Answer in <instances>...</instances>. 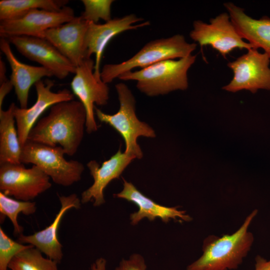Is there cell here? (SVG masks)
<instances>
[{"label": "cell", "mask_w": 270, "mask_h": 270, "mask_svg": "<svg viewBox=\"0 0 270 270\" xmlns=\"http://www.w3.org/2000/svg\"><path fill=\"white\" fill-rule=\"evenodd\" d=\"M86 118V110L80 101L56 104L32 128L28 140L52 146L59 144L66 154L72 156L82 142Z\"/></svg>", "instance_id": "cell-1"}, {"label": "cell", "mask_w": 270, "mask_h": 270, "mask_svg": "<svg viewBox=\"0 0 270 270\" xmlns=\"http://www.w3.org/2000/svg\"><path fill=\"white\" fill-rule=\"evenodd\" d=\"M258 210H253L240 226L230 234L209 235L203 241L202 256L189 264L186 270L236 269L250 252L254 240L248 229Z\"/></svg>", "instance_id": "cell-2"}, {"label": "cell", "mask_w": 270, "mask_h": 270, "mask_svg": "<svg viewBox=\"0 0 270 270\" xmlns=\"http://www.w3.org/2000/svg\"><path fill=\"white\" fill-rule=\"evenodd\" d=\"M196 58V55L190 54L178 60H163L138 70L127 72L118 78L136 81L138 89L150 96L184 90L188 86V72Z\"/></svg>", "instance_id": "cell-3"}, {"label": "cell", "mask_w": 270, "mask_h": 270, "mask_svg": "<svg viewBox=\"0 0 270 270\" xmlns=\"http://www.w3.org/2000/svg\"><path fill=\"white\" fill-rule=\"evenodd\" d=\"M196 46V43L187 42L180 34L150 41L128 60L104 65L100 71L101 79L108 84L136 68H143L163 60L186 57L192 54Z\"/></svg>", "instance_id": "cell-4"}, {"label": "cell", "mask_w": 270, "mask_h": 270, "mask_svg": "<svg viewBox=\"0 0 270 270\" xmlns=\"http://www.w3.org/2000/svg\"><path fill=\"white\" fill-rule=\"evenodd\" d=\"M115 88L120 102L117 112L109 114L95 108L96 114L100 122L108 124L124 138V152L134 159H140L143 154L137 139L142 136L154 138V130L147 124L140 121L136 114L134 97L128 86L124 83L117 84Z\"/></svg>", "instance_id": "cell-5"}, {"label": "cell", "mask_w": 270, "mask_h": 270, "mask_svg": "<svg viewBox=\"0 0 270 270\" xmlns=\"http://www.w3.org/2000/svg\"><path fill=\"white\" fill-rule=\"evenodd\" d=\"M64 149L27 140L22 146L20 162L40 168L56 184L70 186L78 182L84 170L83 164L78 160H66Z\"/></svg>", "instance_id": "cell-6"}, {"label": "cell", "mask_w": 270, "mask_h": 270, "mask_svg": "<svg viewBox=\"0 0 270 270\" xmlns=\"http://www.w3.org/2000/svg\"><path fill=\"white\" fill-rule=\"evenodd\" d=\"M50 177L38 166L23 164H0V190L16 200L30 201L52 186Z\"/></svg>", "instance_id": "cell-7"}, {"label": "cell", "mask_w": 270, "mask_h": 270, "mask_svg": "<svg viewBox=\"0 0 270 270\" xmlns=\"http://www.w3.org/2000/svg\"><path fill=\"white\" fill-rule=\"evenodd\" d=\"M270 57L256 48L230 62L227 66L233 72L234 76L222 89L232 92L248 90L254 94L259 89L270 90Z\"/></svg>", "instance_id": "cell-8"}, {"label": "cell", "mask_w": 270, "mask_h": 270, "mask_svg": "<svg viewBox=\"0 0 270 270\" xmlns=\"http://www.w3.org/2000/svg\"><path fill=\"white\" fill-rule=\"evenodd\" d=\"M190 36L201 47L211 46L224 58L234 48L248 50L254 48L243 40L226 12L211 18L209 24L200 20L194 21Z\"/></svg>", "instance_id": "cell-9"}, {"label": "cell", "mask_w": 270, "mask_h": 270, "mask_svg": "<svg viewBox=\"0 0 270 270\" xmlns=\"http://www.w3.org/2000/svg\"><path fill=\"white\" fill-rule=\"evenodd\" d=\"M94 62L84 58L76 68L70 82L72 92L79 99L86 112V129L88 134L97 130L98 126L94 118V104L104 106L109 98L108 84L97 80L94 75Z\"/></svg>", "instance_id": "cell-10"}, {"label": "cell", "mask_w": 270, "mask_h": 270, "mask_svg": "<svg viewBox=\"0 0 270 270\" xmlns=\"http://www.w3.org/2000/svg\"><path fill=\"white\" fill-rule=\"evenodd\" d=\"M75 17L74 10L66 6L58 11L32 10L17 18L0 21V36L5 38L21 36L40 38L44 31Z\"/></svg>", "instance_id": "cell-11"}, {"label": "cell", "mask_w": 270, "mask_h": 270, "mask_svg": "<svg viewBox=\"0 0 270 270\" xmlns=\"http://www.w3.org/2000/svg\"><path fill=\"white\" fill-rule=\"evenodd\" d=\"M6 39L22 56L40 64L52 76L62 80L76 72V67L52 44L43 38L30 36H12Z\"/></svg>", "instance_id": "cell-12"}, {"label": "cell", "mask_w": 270, "mask_h": 270, "mask_svg": "<svg viewBox=\"0 0 270 270\" xmlns=\"http://www.w3.org/2000/svg\"><path fill=\"white\" fill-rule=\"evenodd\" d=\"M143 20V18H138L134 14H130L122 18H112L103 24L90 22L84 48L86 58H90L92 54H95L94 75L97 80H102L100 62L108 42L122 32L150 24L149 22L134 24Z\"/></svg>", "instance_id": "cell-13"}, {"label": "cell", "mask_w": 270, "mask_h": 270, "mask_svg": "<svg viewBox=\"0 0 270 270\" xmlns=\"http://www.w3.org/2000/svg\"><path fill=\"white\" fill-rule=\"evenodd\" d=\"M34 85L37 95L35 103L28 108H22L16 104L14 108V114L21 146L27 141L29 132L38 118L48 108L62 102L74 100V94L68 89L53 92L52 88L54 82L48 79L44 82L41 80Z\"/></svg>", "instance_id": "cell-14"}, {"label": "cell", "mask_w": 270, "mask_h": 270, "mask_svg": "<svg viewBox=\"0 0 270 270\" xmlns=\"http://www.w3.org/2000/svg\"><path fill=\"white\" fill-rule=\"evenodd\" d=\"M90 22L76 16L44 31L40 36L52 44L76 68L86 58L84 42Z\"/></svg>", "instance_id": "cell-15"}, {"label": "cell", "mask_w": 270, "mask_h": 270, "mask_svg": "<svg viewBox=\"0 0 270 270\" xmlns=\"http://www.w3.org/2000/svg\"><path fill=\"white\" fill-rule=\"evenodd\" d=\"M60 208L52 223L42 230L31 235L18 236V242L33 246L46 254L48 258L60 262L62 258V246L58 238V231L61 220L66 211L70 208L78 209L80 207V199L75 194L68 196H58Z\"/></svg>", "instance_id": "cell-16"}, {"label": "cell", "mask_w": 270, "mask_h": 270, "mask_svg": "<svg viewBox=\"0 0 270 270\" xmlns=\"http://www.w3.org/2000/svg\"><path fill=\"white\" fill-rule=\"evenodd\" d=\"M134 158L122 152L120 148L108 160L100 166L94 160L87 164L94 183L81 194V202L84 204L94 201V206H100L105 202L104 191L112 180L119 178L121 174Z\"/></svg>", "instance_id": "cell-17"}, {"label": "cell", "mask_w": 270, "mask_h": 270, "mask_svg": "<svg viewBox=\"0 0 270 270\" xmlns=\"http://www.w3.org/2000/svg\"><path fill=\"white\" fill-rule=\"evenodd\" d=\"M114 196L132 202L138 206V211L130 215V223L132 225H136L144 218L150 221L159 218L164 222L172 220L180 222L192 220V217L184 210H180L177 207L164 206L154 202L142 194L132 182L124 179L122 190Z\"/></svg>", "instance_id": "cell-18"}, {"label": "cell", "mask_w": 270, "mask_h": 270, "mask_svg": "<svg viewBox=\"0 0 270 270\" xmlns=\"http://www.w3.org/2000/svg\"><path fill=\"white\" fill-rule=\"evenodd\" d=\"M0 48L12 70L10 81L14 89L20 108H27L29 91L33 84L52 73L42 66H34L19 61L13 54L7 39L0 38Z\"/></svg>", "instance_id": "cell-19"}, {"label": "cell", "mask_w": 270, "mask_h": 270, "mask_svg": "<svg viewBox=\"0 0 270 270\" xmlns=\"http://www.w3.org/2000/svg\"><path fill=\"white\" fill-rule=\"evenodd\" d=\"M224 6L242 38L247 40L254 48L264 49L270 57V18H253L247 15L244 9L232 2L224 3Z\"/></svg>", "instance_id": "cell-20"}, {"label": "cell", "mask_w": 270, "mask_h": 270, "mask_svg": "<svg viewBox=\"0 0 270 270\" xmlns=\"http://www.w3.org/2000/svg\"><path fill=\"white\" fill-rule=\"evenodd\" d=\"M14 106L12 102L7 110H0V164L21 163L22 146L14 125Z\"/></svg>", "instance_id": "cell-21"}, {"label": "cell", "mask_w": 270, "mask_h": 270, "mask_svg": "<svg viewBox=\"0 0 270 270\" xmlns=\"http://www.w3.org/2000/svg\"><path fill=\"white\" fill-rule=\"evenodd\" d=\"M68 2L66 0H0V20L14 19L35 9L58 11Z\"/></svg>", "instance_id": "cell-22"}, {"label": "cell", "mask_w": 270, "mask_h": 270, "mask_svg": "<svg viewBox=\"0 0 270 270\" xmlns=\"http://www.w3.org/2000/svg\"><path fill=\"white\" fill-rule=\"evenodd\" d=\"M58 264L44 258L39 250L32 246L16 255L8 268L11 270H58Z\"/></svg>", "instance_id": "cell-23"}, {"label": "cell", "mask_w": 270, "mask_h": 270, "mask_svg": "<svg viewBox=\"0 0 270 270\" xmlns=\"http://www.w3.org/2000/svg\"><path fill=\"white\" fill-rule=\"evenodd\" d=\"M36 210L35 202L16 200L0 192V212L8 216L11 220L14 235L20 236L23 231V228L18 222V214L20 213L26 216L32 214L36 212Z\"/></svg>", "instance_id": "cell-24"}, {"label": "cell", "mask_w": 270, "mask_h": 270, "mask_svg": "<svg viewBox=\"0 0 270 270\" xmlns=\"http://www.w3.org/2000/svg\"><path fill=\"white\" fill-rule=\"evenodd\" d=\"M84 10L80 17L88 22L98 24L100 20H111V6L113 0H82Z\"/></svg>", "instance_id": "cell-25"}, {"label": "cell", "mask_w": 270, "mask_h": 270, "mask_svg": "<svg viewBox=\"0 0 270 270\" xmlns=\"http://www.w3.org/2000/svg\"><path fill=\"white\" fill-rule=\"evenodd\" d=\"M32 245L21 244L10 238L0 228V270H7L10 262L18 254Z\"/></svg>", "instance_id": "cell-26"}, {"label": "cell", "mask_w": 270, "mask_h": 270, "mask_svg": "<svg viewBox=\"0 0 270 270\" xmlns=\"http://www.w3.org/2000/svg\"><path fill=\"white\" fill-rule=\"evenodd\" d=\"M145 260L140 254H134L127 260L123 259L114 270H146Z\"/></svg>", "instance_id": "cell-27"}, {"label": "cell", "mask_w": 270, "mask_h": 270, "mask_svg": "<svg viewBox=\"0 0 270 270\" xmlns=\"http://www.w3.org/2000/svg\"><path fill=\"white\" fill-rule=\"evenodd\" d=\"M0 110H2V105L6 96L14 88L10 80H8L0 84Z\"/></svg>", "instance_id": "cell-28"}, {"label": "cell", "mask_w": 270, "mask_h": 270, "mask_svg": "<svg viewBox=\"0 0 270 270\" xmlns=\"http://www.w3.org/2000/svg\"><path fill=\"white\" fill-rule=\"evenodd\" d=\"M254 270H270V259L267 260L260 255L255 258Z\"/></svg>", "instance_id": "cell-29"}, {"label": "cell", "mask_w": 270, "mask_h": 270, "mask_svg": "<svg viewBox=\"0 0 270 270\" xmlns=\"http://www.w3.org/2000/svg\"><path fill=\"white\" fill-rule=\"evenodd\" d=\"M106 261L100 258L97 259L91 266L90 270H106Z\"/></svg>", "instance_id": "cell-30"}, {"label": "cell", "mask_w": 270, "mask_h": 270, "mask_svg": "<svg viewBox=\"0 0 270 270\" xmlns=\"http://www.w3.org/2000/svg\"><path fill=\"white\" fill-rule=\"evenodd\" d=\"M6 67L4 62L0 58V84L8 80L6 76Z\"/></svg>", "instance_id": "cell-31"}]
</instances>
